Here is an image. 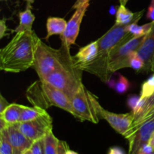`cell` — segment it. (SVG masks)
<instances>
[{
    "label": "cell",
    "instance_id": "obj_20",
    "mask_svg": "<svg viewBox=\"0 0 154 154\" xmlns=\"http://www.w3.org/2000/svg\"><path fill=\"white\" fill-rule=\"evenodd\" d=\"M43 142L45 154H58L60 140L54 135L52 131L45 135Z\"/></svg>",
    "mask_w": 154,
    "mask_h": 154
},
{
    "label": "cell",
    "instance_id": "obj_39",
    "mask_svg": "<svg viewBox=\"0 0 154 154\" xmlns=\"http://www.w3.org/2000/svg\"><path fill=\"white\" fill-rule=\"evenodd\" d=\"M24 1L27 2L28 4H32V3L35 2V0H24Z\"/></svg>",
    "mask_w": 154,
    "mask_h": 154
},
{
    "label": "cell",
    "instance_id": "obj_41",
    "mask_svg": "<svg viewBox=\"0 0 154 154\" xmlns=\"http://www.w3.org/2000/svg\"><path fill=\"white\" fill-rule=\"evenodd\" d=\"M152 137H154V132H153V136H152Z\"/></svg>",
    "mask_w": 154,
    "mask_h": 154
},
{
    "label": "cell",
    "instance_id": "obj_2",
    "mask_svg": "<svg viewBox=\"0 0 154 154\" xmlns=\"http://www.w3.org/2000/svg\"><path fill=\"white\" fill-rule=\"evenodd\" d=\"M128 25L114 24L104 35L98 39L99 50L95 60L87 64L78 66L83 72L96 75L101 81L108 83L111 80V72L108 69V60L112 50L130 35Z\"/></svg>",
    "mask_w": 154,
    "mask_h": 154
},
{
    "label": "cell",
    "instance_id": "obj_11",
    "mask_svg": "<svg viewBox=\"0 0 154 154\" xmlns=\"http://www.w3.org/2000/svg\"><path fill=\"white\" fill-rule=\"evenodd\" d=\"M89 5H90V3H87L76 9L74 14L72 15V18L67 23V26H66L64 33L60 36L62 42L66 44L69 48L72 45L75 43V41L79 34L80 27H81L83 17H84Z\"/></svg>",
    "mask_w": 154,
    "mask_h": 154
},
{
    "label": "cell",
    "instance_id": "obj_32",
    "mask_svg": "<svg viewBox=\"0 0 154 154\" xmlns=\"http://www.w3.org/2000/svg\"><path fill=\"white\" fill-rule=\"evenodd\" d=\"M108 154H126V153L121 147H112L109 149Z\"/></svg>",
    "mask_w": 154,
    "mask_h": 154
},
{
    "label": "cell",
    "instance_id": "obj_42",
    "mask_svg": "<svg viewBox=\"0 0 154 154\" xmlns=\"http://www.w3.org/2000/svg\"><path fill=\"white\" fill-rule=\"evenodd\" d=\"M151 154H154V152H153V153H151Z\"/></svg>",
    "mask_w": 154,
    "mask_h": 154
},
{
    "label": "cell",
    "instance_id": "obj_13",
    "mask_svg": "<svg viewBox=\"0 0 154 154\" xmlns=\"http://www.w3.org/2000/svg\"><path fill=\"white\" fill-rule=\"evenodd\" d=\"M136 52L144 63V72L151 71L154 60V22L151 30L144 36Z\"/></svg>",
    "mask_w": 154,
    "mask_h": 154
},
{
    "label": "cell",
    "instance_id": "obj_26",
    "mask_svg": "<svg viewBox=\"0 0 154 154\" xmlns=\"http://www.w3.org/2000/svg\"><path fill=\"white\" fill-rule=\"evenodd\" d=\"M30 150L32 152V154H45L43 139L34 141Z\"/></svg>",
    "mask_w": 154,
    "mask_h": 154
},
{
    "label": "cell",
    "instance_id": "obj_14",
    "mask_svg": "<svg viewBox=\"0 0 154 154\" xmlns=\"http://www.w3.org/2000/svg\"><path fill=\"white\" fill-rule=\"evenodd\" d=\"M98 50H99L98 40L81 48L78 52L74 57H72L75 66L78 67L93 61L97 56Z\"/></svg>",
    "mask_w": 154,
    "mask_h": 154
},
{
    "label": "cell",
    "instance_id": "obj_12",
    "mask_svg": "<svg viewBox=\"0 0 154 154\" xmlns=\"http://www.w3.org/2000/svg\"><path fill=\"white\" fill-rule=\"evenodd\" d=\"M0 133L7 138L18 154H23L26 150L31 148L34 142L22 133L14 124L8 125L4 129H0Z\"/></svg>",
    "mask_w": 154,
    "mask_h": 154
},
{
    "label": "cell",
    "instance_id": "obj_27",
    "mask_svg": "<svg viewBox=\"0 0 154 154\" xmlns=\"http://www.w3.org/2000/svg\"><path fill=\"white\" fill-rule=\"evenodd\" d=\"M140 99V96H137V95H132V96H129L127 99V105L129 108L132 109V111H133L136 108L137 105H138V102Z\"/></svg>",
    "mask_w": 154,
    "mask_h": 154
},
{
    "label": "cell",
    "instance_id": "obj_30",
    "mask_svg": "<svg viewBox=\"0 0 154 154\" xmlns=\"http://www.w3.org/2000/svg\"><path fill=\"white\" fill-rule=\"evenodd\" d=\"M8 30L7 26L5 23V20L2 19L0 21V38H2L6 35V31Z\"/></svg>",
    "mask_w": 154,
    "mask_h": 154
},
{
    "label": "cell",
    "instance_id": "obj_33",
    "mask_svg": "<svg viewBox=\"0 0 154 154\" xmlns=\"http://www.w3.org/2000/svg\"><path fill=\"white\" fill-rule=\"evenodd\" d=\"M10 104L7 102L5 99L3 97V96L2 94H0V113L2 112L6 108H7Z\"/></svg>",
    "mask_w": 154,
    "mask_h": 154
},
{
    "label": "cell",
    "instance_id": "obj_18",
    "mask_svg": "<svg viewBox=\"0 0 154 154\" xmlns=\"http://www.w3.org/2000/svg\"><path fill=\"white\" fill-rule=\"evenodd\" d=\"M31 4H28L26 9L19 13L20 23L15 29V32L32 31V26L35 20V15L31 10Z\"/></svg>",
    "mask_w": 154,
    "mask_h": 154
},
{
    "label": "cell",
    "instance_id": "obj_10",
    "mask_svg": "<svg viewBox=\"0 0 154 154\" xmlns=\"http://www.w3.org/2000/svg\"><path fill=\"white\" fill-rule=\"evenodd\" d=\"M18 129L33 141L43 139L53 129V120L48 113L35 120L14 123Z\"/></svg>",
    "mask_w": 154,
    "mask_h": 154
},
{
    "label": "cell",
    "instance_id": "obj_17",
    "mask_svg": "<svg viewBox=\"0 0 154 154\" xmlns=\"http://www.w3.org/2000/svg\"><path fill=\"white\" fill-rule=\"evenodd\" d=\"M67 23L66 20L60 17H49L47 20V35L45 39L48 40L51 36L59 35L61 36L66 30Z\"/></svg>",
    "mask_w": 154,
    "mask_h": 154
},
{
    "label": "cell",
    "instance_id": "obj_22",
    "mask_svg": "<svg viewBox=\"0 0 154 154\" xmlns=\"http://www.w3.org/2000/svg\"><path fill=\"white\" fill-rule=\"evenodd\" d=\"M119 78L117 81H114L113 82H111V81H109L108 82V84L112 87L113 89L116 90L118 93L120 94H123V93H126L128 91V90L130 87V83H129V80L126 78H125L123 75L119 74Z\"/></svg>",
    "mask_w": 154,
    "mask_h": 154
},
{
    "label": "cell",
    "instance_id": "obj_15",
    "mask_svg": "<svg viewBox=\"0 0 154 154\" xmlns=\"http://www.w3.org/2000/svg\"><path fill=\"white\" fill-rule=\"evenodd\" d=\"M144 10L139 12L132 13L126 5H120L116 14V23L117 25H129L132 23H137L144 14Z\"/></svg>",
    "mask_w": 154,
    "mask_h": 154
},
{
    "label": "cell",
    "instance_id": "obj_29",
    "mask_svg": "<svg viewBox=\"0 0 154 154\" xmlns=\"http://www.w3.org/2000/svg\"><path fill=\"white\" fill-rule=\"evenodd\" d=\"M154 152L153 147L150 144H147L144 145L142 148L140 150L138 154H151Z\"/></svg>",
    "mask_w": 154,
    "mask_h": 154
},
{
    "label": "cell",
    "instance_id": "obj_23",
    "mask_svg": "<svg viewBox=\"0 0 154 154\" xmlns=\"http://www.w3.org/2000/svg\"><path fill=\"white\" fill-rule=\"evenodd\" d=\"M154 94V74L141 86V97L149 98Z\"/></svg>",
    "mask_w": 154,
    "mask_h": 154
},
{
    "label": "cell",
    "instance_id": "obj_28",
    "mask_svg": "<svg viewBox=\"0 0 154 154\" xmlns=\"http://www.w3.org/2000/svg\"><path fill=\"white\" fill-rule=\"evenodd\" d=\"M147 18L149 20H151L154 22V0L150 1V6H149L148 10H147Z\"/></svg>",
    "mask_w": 154,
    "mask_h": 154
},
{
    "label": "cell",
    "instance_id": "obj_31",
    "mask_svg": "<svg viewBox=\"0 0 154 154\" xmlns=\"http://www.w3.org/2000/svg\"><path fill=\"white\" fill-rule=\"evenodd\" d=\"M68 148V144L66 141H60L58 147V154H66V149Z\"/></svg>",
    "mask_w": 154,
    "mask_h": 154
},
{
    "label": "cell",
    "instance_id": "obj_8",
    "mask_svg": "<svg viewBox=\"0 0 154 154\" xmlns=\"http://www.w3.org/2000/svg\"><path fill=\"white\" fill-rule=\"evenodd\" d=\"M75 115L74 117L80 121H90L93 123H98L99 120L93 106L90 97V92L86 89L84 84L81 86L77 93L72 99Z\"/></svg>",
    "mask_w": 154,
    "mask_h": 154
},
{
    "label": "cell",
    "instance_id": "obj_5",
    "mask_svg": "<svg viewBox=\"0 0 154 154\" xmlns=\"http://www.w3.org/2000/svg\"><path fill=\"white\" fill-rule=\"evenodd\" d=\"M82 70L75 66L73 62L59 68L43 81L63 91L72 100L82 85Z\"/></svg>",
    "mask_w": 154,
    "mask_h": 154
},
{
    "label": "cell",
    "instance_id": "obj_9",
    "mask_svg": "<svg viewBox=\"0 0 154 154\" xmlns=\"http://www.w3.org/2000/svg\"><path fill=\"white\" fill-rule=\"evenodd\" d=\"M90 97L93 102L96 112L99 118H103L106 120L111 127L117 132L122 135H124L132 126V123L135 120V117L132 112L128 114H114L107 111L102 108L99 104L97 98L90 93Z\"/></svg>",
    "mask_w": 154,
    "mask_h": 154
},
{
    "label": "cell",
    "instance_id": "obj_40",
    "mask_svg": "<svg viewBox=\"0 0 154 154\" xmlns=\"http://www.w3.org/2000/svg\"><path fill=\"white\" fill-rule=\"evenodd\" d=\"M151 71H152V72H154V60H153V64H152Z\"/></svg>",
    "mask_w": 154,
    "mask_h": 154
},
{
    "label": "cell",
    "instance_id": "obj_16",
    "mask_svg": "<svg viewBox=\"0 0 154 154\" xmlns=\"http://www.w3.org/2000/svg\"><path fill=\"white\" fill-rule=\"evenodd\" d=\"M23 105L19 104H10L4 111L0 113V120L8 125L14 124L20 122Z\"/></svg>",
    "mask_w": 154,
    "mask_h": 154
},
{
    "label": "cell",
    "instance_id": "obj_19",
    "mask_svg": "<svg viewBox=\"0 0 154 154\" xmlns=\"http://www.w3.org/2000/svg\"><path fill=\"white\" fill-rule=\"evenodd\" d=\"M47 113L48 112L46 111V110L40 108V107L33 106L32 108H29V107L23 105L20 122L31 121V120L38 118L41 116L44 115Z\"/></svg>",
    "mask_w": 154,
    "mask_h": 154
},
{
    "label": "cell",
    "instance_id": "obj_6",
    "mask_svg": "<svg viewBox=\"0 0 154 154\" xmlns=\"http://www.w3.org/2000/svg\"><path fill=\"white\" fill-rule=\"evenodd\" d=\"M144 37L134 38L131 34L112 50L108 60V69L111 73L130 67L131 54L138 49Z\"/></svg>",
    "mask_w": 154,
    "mask_h": 154
},
{
    "label": "cell",
    "instance_id": "obj_38",
    "mask_svg": "<svg viewBox=\"0 0 154 154\" xmlns=\"http://www.w3.org/2000/svg\"><path fill=\"white\" fill-rule=\"evenodd\" d=\"M23 154H32V150H30V149H29V150H26L25 152H23Z\"/></svg>",
    "mask_w": 154,
    "mask_h": 154
},
{
    "label": "cell",
    "instance_id": "obj_4",
    "mask_svg": "<svg viewBox=\"0 0 154 154\" xmlns=\"http://www.w3.org/2000/svg\"><path fill=\"white\" fill-rule=\"evenodd\" d=\"M73 62L70 48L62 42L60 49H54L41 40L35 56L33 68L40 80H45L52 72Z\"/></svg>",
    "mask_w": 154,
    "mask_h": 154
},
{
    "label": "cell",
    "instance_id": "obj_24",
    "mask_svg": "<svg viewBox=\"0 0 154 154\" xmlns=\"http://www.w3.org/2000/svg\"><path fill=\"white\" fill-rule=\"evenodd\" d=\"M0 154H18L3 134L0 133Z\"/></svg>",
    "mask_w": 154,
    "mask_h": 154
},
{
    "label": "cell",
    "instance_id": "obj_1",
    "mask_svg": "<svg viewBox=\"0 0 154 154\" xmlns=\"http://www.w3.org/2000/svg\"><path fill=\"white\" fill-rule=\"evenodd\" d=\"M40 42L32 30L16 32L10 42L0 50V69L19 73L33 67Z\"/></svg>",
    "mask_w": 154,
    "mask_h": 154
},
{
    "label": "cell",
    "instance_id": "obj_34",
    "mask_svg": "<svg viewBox=\"0 0 154 154\" xmlns=\"http://www.w3.org/2000/svg\"><path fill=\"white\" fill-rule=\"evenodd\" d=\"M90 0H77V1L75 2V4H74V5L72 6V8L77 9L78 8L84 5L87 4V3H89L90 2Z\"/></svg>",
    "mask_w": 154,
    "mask_h": 154
},
{
    "label": "cell",
    "instance_id": "obj_37",
    "mask_svg": "<svg viewBox=\"0 0 154 154\" xmlns=\"http://www.w3.org/2000/svg\"><path fill=\"white\" fill-rule=\"evenodd\" d=\"M128 1H129V0H119L120 5H126V3L128 2Z\"/></svg>",
    "mask_w": 154,
    "mask_h": 154
},
{
    "label": "cell",
    "instance_id": "obj_7",
    "mask_svg": "<svg viewBox=\"0 0 154 154\" xmlns=\"http://www.w3.org/2000/svg\"><path fill=\"white\" fill-rule=\"evenodd\" d=\"M154 132V111L137 126L131 127L123 136L129 141L128 154H138L149 143Z\"/></svg>",
    "mask_w": 154,
    "mask_h": 154
},
{
    "label": "cell",
    "instance_id": "obj_36",
    "mask_svg": "<svg viewBox=\"0 0 154 154\" xmlns=\"http://www.w3.org/2000/svg\"><path fill=\"white\" fill-rule=\"evenodd\" d=\"M148 144H150V145H151L152 147H153V149H154V137H152V138H150V141H149Z\"/></svg>",
    "mask_w": 154,
    "mask_h": 154
},
{
    "label": "cell",
    "instance_id": "obj_25",
    "mask_svg": "<svg viewBox=\"0 0 154 154\" xmlns=\"http://www.w3.org/2000/svg\"><path fill=\"white\" fill-rule=\"evenodd\" d=\"M130 67L135 71H144V63L139 57L136 51L132 53L130 56Z\"/></svg>",
    "mask_w": 154,
    "mask_h": 154
},
{
    "label": "cell",
    "instance_id": "obj_21",
    "mask_svg": "<svg viewBox=\"0 0 154 154\" xmlns=\"http://www.w3.org/2000/svg\"><path fill=\"white\" fill-rule=\"evenodd\" d=\"M153 25V21L143 26H138L137 23H132L128 25V30L131 34H132L134 38L144 37L150 32Z\"/></svg>",
    "mask_w": 154,
    "mask_h": 154
},
{
    "label": "cell",
    "instance_id": "obj_35",
    "mask_svg": "<svg viewBox=\"0 0 154 154\" xmlns=\"http://www.w3.org/2000/svg\"><path fill=\"white\" fill-rule=\"evenodd\" d=\"M66 154H78V153H77V152H75V151H73V150H70V149L69 148V147H68V148L66 149Z\"/></svg>",
    "mask_w": 154,
    "mask_h": 154
},
{
    "label": "cell",
    "instance_id": "obj_3",
    "mask_svg": "<svg viewBox=\"0 0 154 154\" xmlns=\"http://www.w3.org/2000/svg\"><path fill=\"white\" fill-rule=\"evenodd\" d=\"M26 98L33 106L46 110L56 106L75 115L71 99L59 89L43 80L33 83L26 91Z\"/></svg>",
    "mask_w": 154,
    "mask_h": 154
}]
</instances>
